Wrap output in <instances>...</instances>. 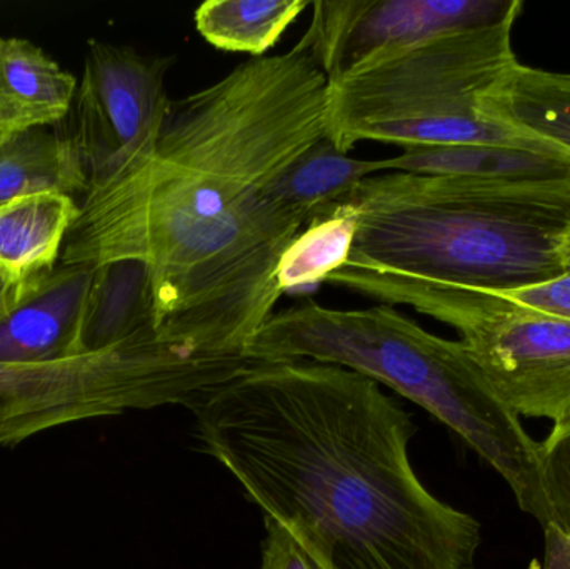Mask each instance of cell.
<instances>
[{"label":"cell","mask_w":570,"mask_h":569,"mask_svg":"<svg viewBox=\"0 0 570 569\" xmlns=\"http://www.w3.org/2000/svg\"><path fill=\"white\" fill-rule=\"evenodd\" d=\"M327 77L292 47L173 102L153 160L79 200L59 264L142 261L157 333L247 357L284 296L281 257L305 227L271 189L327 136Z\"/></svg>","instance_id":"6da1fadb"},{"label":"cell","mask_w":570,"mask_h":569,"mask_svg":"<svg viewBox=\"0 0 570 569\" xmlns=\"http://www.w3.org/2000/svg\"><path fill=\"white\" fill-rule=\"evenodd\" d=\"M190 410L206 453L318 568H474L481 524L422 484L417 426L371 377L253 360Z\"/></svg>","instance_id":"7a4b0ae2"},{"label":"cell","mask_w":570,"mask_h":569,"mask_svg":"<svg viewBox=\"0 0 570 569\" xmlns=\"http://www.w3.org/2000/svg\"><path fill=\"white\" fill-rule=\"evenodd\" d=\"M347 264L422 283L512 293L551 283L570 254V177L485 179L384 173L347 197Z\"/></svg>","instance_id":"3957f363"},{"label":"cell","mask_w":570,"mask_h":569,"mask_svg":"<svg viewBox=\"0 0 570 569\" xmlns=\"http://www.w3.org/2000/svg\"><path fill=\"white\" fill-rule=\"evenodd\" d=\"M254 361L334 364L391 387L462 438L548 524L538 441L495 396L465 344L429 333L394 306L332 310L312 300L274 313L246 351Z\"/></svg>","instance_id":"277c9868"},{"label":"cell","mask_w":570,"mask_h":569,"mask_svg":"<svg viewBox=\"0 0 570 569\" xmlns=\"http://www.w3.org/2000/svg\"><path fill=\"white\" fill-rule=\"evenodd\" d=\"M518 19L382 53L328 82V139L344 154L367 140L404 150L495 144L570 160L556 147L482 114V100L519 62L512 50Z\"/></svg>","instance_id":"5b68a950"},{"label":"cell","mask_w":570,"mask_h":569,"mask_svg":"<svg viewBox=\"0 0 570 569\" xmlns=\"http://www.w3.org/2000/svg\"><path fill=\"white\" fill-rule=\"evenodd\" d=\"M237 357L144 334L102 353L43 366L0 364V447L130 410L194 403L233 376Z\"/></svg>","instance_id":"8992f818"},{"label":"cell","mask_w":570,"mask_h":569,"mask_svg":"<svg viewBox=\"0 0 570 569\" xmlns=\"http://www.w3.org/2000/svg\"><path fill=\"white\" fill-rule=\"evenodd\" d=\"M325 283L387 306L414 307L461 334L485 381L515 416H570V320L461 290L342 264Z\"/></svg>","instance_id":"52a82bcc"},{"label":"cell","mask_w":570,"mask_h":569,"mask_svg":"<svg viewBox=\"0 0 570 569\" xmlns=\"http://www.w3.org/2000/svg\"><path fill=\"white\" fill-rule=\"evenodd\" d=\"M173 63L174 57L90 40L60 130L79 154L89 190L120 183L153 160L173 107L166 86Z\"/></svg>","instance_id":"ba28073f"},{"label":"cell","mask_w":570,"mask_h":569,"mask_svg":"<svg viewBox=\"0 0 570 569\" xmlns=\"http://www.w3.org/2000/svg\"><path fill=\"white\" fill-rule=\"evenodd\" d=\"M521 0H315L294 47L328 82L382 53L521 16Z\"/></svg>","instance_id":"9c48e42d"},{"label":"cell","mask_w":570,"mask_h":569,"mask_svg":"<svg viewBox=\"0 0 570 569\" xmlns=\"http://www.w3.org/2000/svg\"><path fill=\"white\" fill-rule=\"evenodd\" d=\"M94 267L63 266L23 283L0 313V364L43 366L82 356L80 333Z\"/></svg>","instance_id":"30bf717a"},{"label":"cell","mask_w":570,"mask_h":569,"mask_svg":"<svg viewBox=\"0 0 570 569\" xmlns=\"http://www.w3.org/2000/svg\"><path fill=\"white\" fill-rule=\"evenodd\" d=\"M76 77L40 47L19 37L0 39V134L2 137L66 119L77 92Z\"/></svg>","instance_id":"8fae6325"},{"label":"cell","mask_w":570,"mask_h":569,"mask_svg":"<svg viewBox=\"0 0 570 569\" xmlns=\"http://www.w3.org/2000/svg\"><path fill=\"white\" fill-rule=\"evenodd\" d=\"M149 333L157 330L147 264L122 259L94 267L80 354L102 353Z\"/></svg>","instance_id":"7c38bea8"},{"label":"cell","mask_w":570,"mask_h":569,"mask_svg":"<svg viewBox=\"0 0 570 569\" xmlns=\"http://www.w3.org/2000/svg\"><path fill=\"white\" fill-rule=\"evenodd\" d=\"M79 203L63 194H37L0 206V269L27 283L56 269Z\"/></svg>","instance_id":"4fadbf2b"},{"label":"cell","mask_w":570,"mask_h":569,"mask_svg":"<svg viewBox=\"0 0 570 569\" xmlns=\"http://www.w3.org/2000/svg\"><path fill=\"white\" fill-rule=\"evenodd\" d=\"M82 199L89 180L79 154L60 130H23L0 140V206L37 194Z\"/></svg>","instance_id":"5bb4252c"},{"label":"cell","mask_w":570,"mask_h":569,"mask_svg":"<svg viewBox=\"0 0 570 569\" xmlns=\"http://www.w3.org/2000/svg\"><path fill=\"white\" fill-rule=\"evenodd\" d=\"M482 114L570 157V73L515 63L482 100Z\"/></svg>","instance_id":"9a60e30c"},{"label":"cell","mask_w":570,"mask_h":569,"mask_svg":"<svg viewBox=\"0 0 570 569\" xmlns=\"http://www.w3.org/2000/svg\"><path fill=\"white\" fill-rule=\"evenodd\" d=\"M384 173H389L385 159H355L341 153L325 136L284 170L269 196L308 226L347 197L362 180Z\"/></svg>","instance_id":"2e32d148"},{"label":"cell","mask_w":570,"mask_h":569,"mask_svg":"<svg viewBox=\"0 0 570 569\" xmlns=\"http://www.w3.org/2000/svg\"><path fill=\"white\" fill-rule=\"evenodd\" d=\"M389 173L435 176L485 177V179H561L570 177V160L544 150L524 147L468 144V146L417 147L385 159Z\"/></svg>","instance_id":"e0dca14e"},{"label":"cell","mask_w":570,"mask_h":569,"mask_svg":"<svg viewBox=\"0 0 570 569\" xmlns=\"http://www.w3.org/2000/svg\"><path fill=\"white\" fill-rule=\"evenodd\" d=\"M308 7L311 0H207L194 22L216 49L264 57Z\"/></svg>","instance_id":"ac0fdd59"},{"label":"cell","mask_w":570,"mask_h":569,"mask_svg":"<svg viewBox=\"0 0 570 569\" xmlns=\"http://www.w3.org/2000/svg\"><path fill=\"white\" fill-rule=\"evenodd\" d=\"M357 217L351 203L342 199L324 216L312 220L284 251L277 267L283 294L301 293L325 283L351 254Z\"/></svg>","instance_id":"d6986e66"},{"label":"cell","mask_w":570,"mask_h":569,"mask_svg":"<svg viewBox=\"0 0 570 569\" xmlns=\"http://www.w3.org/2000/svg\"><path fill=\"white\" fill-rule=\"evenodd\" d=\"M538 454L548 524L570 537V416L554 424Z\"/></svg>","instance_id":"ffe728a7"},{"label":"cell","mask_w":570,"mask_h":569,"mask_svg":"<svg viewBox=\"0 0 570 569\" xmlns=\"http://www.w3.org/2000/svg\"><path fill=\"white\" fill-rule=\"evenodd\" d=\"M509 303L521 306L534 307L544 313L570 320V254L566 273L551 283L541 286L528 287V290L512 291V293H492Z\"/></svg>","instance_id":"44dd1931"},{"label":"cell","mask_w":570,"mask_h":569,"mask_svg":"<svg viewBox=\"0 0 570 569\" xmlns=\"http://www.w3.org/2000/svg\"><path fill=\"white\" fill-rule=\"evenodd\" d=\"M267 537L259 569H321L276 521L264 517Z\"/></svg>","instance_id":"7402d4cb"},{"label":"cell","mask_w":570,"mask_h":569,"mask_svg":"<svg viewBox=\"0 0 570 569\" xmlns=\"http://www.w3.org/2000/svg\"><path fill=\"white\" fill-rule=\"evenodd\" d=\"M544 540L542 569H570V537L548 524L544 527Z\"/></svg>","instance_id":"603a6c76"},{"label":"cell","mask_w":570,"mask_h":569,"mask_svg":"<svg viewBox=\"0 0 570 569\" xmlns=\"http://www.w3.org/2000/svg\"><path fill=\"white\" fill-rule=\"evenodd\" d=\"M22 286V283H17L10 274L0 269V313H3L13 303Z\"/></svg>","instance_id":"cb8c5ba5"},{"label":"cell","mask_w":570,"mask_h":569,"mask_svg":"<svg viewBox=\"0 0 570 569\" xmlns=\"http://www.w3.org/2000/svg\"><path fill=\"white\" fill-rule=\"evenodd\" d=\"M2 139H3L2 134H0V140H2Z\"/></svg>","instance_id":"d4e9b609"}]
</instances>
